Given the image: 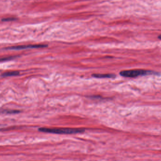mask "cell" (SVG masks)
Wrapping results in <instances>:
<instances>
[{"instance_id": "cell-7", "label": "cell", "mask_w": 161, "mask_h": 161, "mask_svg": "<svg viewBox=\"0 0 161 161\" xmlns=\"http://www.w3.org/2000/svg\"><path fill=\"white\" fill-rule=\"evenodd\" d=\"M15 20V19L14 18H6V19H2V21H12V20Z\"/></svg>"}, {"instance_id": "cell-2", "label": "cell", "mask_w": 161, "mask_h": 161, "mask_svg": "<svg viewBox=\"0 0 161 161\" xmlns=\"http://www.w3.org/2000/svg\"><path fill=\"white\" fill-rule=\"evenodd\" d=\"M157 73H155L149 70H145L142 69H135L131 70H123L121 71L120 74L121 76L125 78H134L139 76H145L147 75L157 74Z\"/></svg>"}, {"instance_id": "cell-3", "label": "cell", "mask_w": 161, "mask_h": 161, "mask_svg": "<svg viewBox=\"0 0 161 161\" xmlns=\"http://www.w3.org/2000/svg\"><path fill=\"white\" fill-rule=\"evenodd\" d=\"M47 46L46 45L44 44H32L28 46H17L11 47L7 48V49L9 50H23V49H28V48H43Z\"/></svg>"}, {"instance_id": "cell-5", "label": "cell", "mask_w": 161, "mask_h": 161, "mask_svg": "<svg viewBox=\"0 0 161 161\" xmlns=\"http://www.w3.org/2000/svg\"><path fill=\"white\" fill-rule=\"evenodd\" d=\"M19 74V71H12L4 73L2 75V77H12V76H17Z\"/></svg>"}, {"instance_id": "cell-1", "label": "cell", "mask_w": 161, "mask_h": 161, "mask_svg": "<svg viewBox=\"0 0 161 161\" xmlns=\"http://www.w3.org/2000/svg\"><path fill=\"white\" fill-rule=\"evenodd\" d=\"M40 132L54 133L58 134H75L84 132L85 130L82 128H41L38 129Z\"/></svg>"}, {"instance_id": "cell-9", "label": "cell", "mask_w": 161, "mask_h": 161, "mask_svg": "<svg viewBox=\"0 0 161 161\" xmlns=\"http://www.w3.org/2000/svg\"><path fill=\"white\" fill-rule=\"evenodd\" d=\"M158 38H159V39H161V35L158 36Z\"/></svg>"}, {"instance_id": "cell-4", "label": "cell", "mask_w": 161, "mask_h": 161, "mask_svg": "<svg viewBox=\"0 0 161 161\" xmlns=\"http://www.w3.org/2000/svg\"><path fill=\"white\" fill-rule=\"evenodd\" d=\"M92 76L96 78H115L116 76L113 74H93Z\"/></svg>"}, {"instance_id": "cell-8", "label": "cell", "mask_w": 161, "mask_h": 161, "mask_svg": "<svg viewBox=\"0 0 161 161\" xmlns=\"http://www.w3.org/2000/svg\"><path fill=\"white\" fill-rule=\"evenodd\" d=\"M19 112V111H16V110H14V111H7V113H17Z\"/></svg>"}, {"instance_id": "cell-6", "label": "cell", "mask_w": 161, "mask_h": 161, "mask_svg": "<svg viewBox=\"0 0 161 161\" xmlns=\"http://www.w3.org/2000/svg\"><path fill=\"white\" fill-rule=\"evenodd\" d=\"M14 57H9L5 58L0 59V62H4V61H9L12 60L14 58Z\"/></svg>"}]
</instances>
